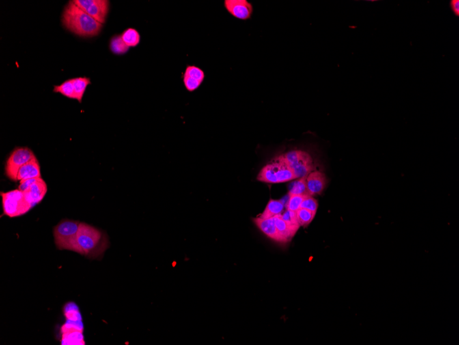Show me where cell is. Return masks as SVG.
Instances as JSON below:
<instances>
[{"instance_id":"44dd1931","label":"cell","mask_w":459,"mask_h":345,"mask_svg":"<svg viewBox=\"0 0 459 345\" xmlns=\"http://www.w3.org/2000/svg\"><path fill=\"white\" fill-rule=\"evenodd\" d=\"M288 195H300L308 197L310 196L308 192L306 177L298 179L291 185Z\"/></svg>"},{"instance_id":"7a4b0ae2","label":"cell","mask_w":459,"mask_h":345,"mask_svg":"<svg viewBox=\"0 0 459 345\" xmlns=\"http://www.w3.org/2000/svg\"><path fill=\"white\" fill-rule=\"evenodd\" d=\"M109 245V239L105 233L86 223H81L74 251L85 256L97 258L103 254Z\"/></svg>"},{"instance_id":"7402d4cb","label":"cell","mask_w":459,"mask_h":345,"mask_svg":"<svg viewBox=\"0 0 459 345\" xmlns=\"http://www.w3.org/2000/svg\"><path fill=\"white\" fill-rule=\"evenodd\" d=\"M54 92L61 93L63 96L70 99L76 100L75 93L72 79L66 80L61 85L54 87Z\"/></svg>"},{"instance_id":"2e32d148","label":"cell","mask_w":459,"mask_h":345,"mask_svg":"<svg viewBox=\"0 0 459 345\" xmlns=\"http://www.w3.org/2000/svg\"><path fill=\"white\" fill-rule=\"evenodd\" d=\"M83 335V331L78 330H71L62 333V340L61 344H85Z\"/></svg>"},{"instance_id":"6da1fadb","label":"cell","mask_w":459,"mask_h":345,"mask_svg":"<svg viewBox=\"0 0 459 345\" xmlns=\"http://www.w3.org/2000/svg\"><path fill=\"white\" fill-rule=\"evenodd\" d=\"M63 26L74 34L79 37H91L101 31L102 24L89 16L78 7L73 1L69 2L63 13Z\"/></svg>"},{"instance_id":"5bb4252c","label":"cell","mask_w":459,"mask_h":345,"mask_svg":"<svg viewBox=\"0 0 459 345\" xmlns=\"http://www.w3.org/2000/svg\"><path fill=\"white\" fill-rule=\"evenodd\" d=\"M41 176L40 165L37 157L22 166L18 171V181L31 180Z\"/></svg>"},{"instance_id":"8992f818","label":"cell","mask_w":459,"mask_h":345,"mask_svg":"<svg viewBox=\"0 0 459 345\" xmlns=\"http://www.w3.org/2000/svg\"><path fill=\"white\" fill-rule=\"evenodd\" d=\"M296 179L304 178L314 169L312 156L307 151L293 150L283 153Z\"/></svg>"},{"instance_id":"9a60e30c","label":"cell","mask_w":459,"mask_h":345,"mask_svg":"<svg viewBox=\"0 0 459 345\" xmlns=\"http://www.w3.org/2000/svg\"><path fill=\"white\" fill-rule=\"evenodd\" d=\"M285 205L282 201L270 199L264 212L259 217L261 219H270L274 216L279 215L283 212Z\"/></svg>"},{"instance_id":"f1b7e54d","label":"cell","mask_w":459,"mask_h":345,"mask_svg":"<svg viewBox=\"0 0 459 345\" xmlns=\"http://www.w3.org/2000/svg\"><path fill=\"white\" fill-rule=\"evenodd\" d=\"M451 7L452 11H454V14L458 16L459 15V1L458 0H452L451 2Z\"/></svg>"},{"instance_id":"30bf717a","label":"cell","mask_w":459,"mask_h":345,"mask_svg":"<svg viewBox=\"0 0 459 345\" xmlns=\"http://www.w3.org/2000/svg\"><path fill=\"white\" fill-rule=\"evenodd\" d=\"M224 7L229 14L241 20H249L253 13V5L247 0H225Z\"/></svg>"},{"instance_id":"cb8c5ba5","label":"cell","mask_w":459,"mask_h":345,"mask_svg":"<svg viewBox=\"0 0 459 345\" xmlns=\"http://www.w3.org/2000/svg\"><path fill=\"white\" fill-rule=\"evenodd\" d=\"M316 212H312L307 209L300 208L296 212V216L300 226L307 227L310 224L314 219Z\"/></svg>"},{"instance_id":"8fae6325","label":"cell","mask_w":459,"mask_h":345,"mask_svg":"<svg viewBox=\"0 0 459 345\" xmlns=\"http://www.w3.org/2000/svg\"><path fill=\"white\" fill-rule=\"evenodd\" d=\"M64 314L67 320L66 323L61 328L62 333L71 330L83 331L81 315L76 305L72 303L66 305L64 309Z\"/></svg>"},{"instance_id":"5b68a950","label":"cell","mask_w":459,"mask_h":345,"mask_svg":"<svg viewBox=\"0 0 459 345\" xmlns=\"http://www.w3.org/2000/svg\"><path fill=\"white\" fill-rule=\"evenodd\" d=\"M1 196L3 197L4 214L9 217H18L24 215L33 207L28 201L24 192L20 189L1 193Z\"/></svg>"},{"instance_id":"ba28073f","label":"cell","mask_w":459,"mask_h":345,"mask_svg":"<svg viewBox=\"0 0 459 345\" xmlns=\"http://www.w3.org/2000/svg\"><path fill=\"white\" fill-rule=\"evenodd\" d=\"M19 189L24 192L33 206L40 203L48 191L47 185L42 177L20 181Z\"/></svg>"},{"instance_id":"603a6c76","label":"cell","mask_w":459,"mask_h":345,"mask_svg":"<svg viewBox=\"0 0 459 345\" xmlns=\"http://www.w3.org/2000/svg\"><path fill=\"white\" fill-rule=\"evenodd\" d=\"M281 216L283 221L292 229V232L296 234L300 227L299 223H298L297 216H296V212L286 210L285 212H283L281 214Z\"/></svg>"},{"instance_id":"4316f807","label":"cell","mask_w":459,"mask_h":345,"mask_svg":"<svg viewBox=\"0 0 459 345\" xmlns=\"http://www.w3.org/2000/svg\"><path fill=\"white\" fill-rule=\"evenodd\" d=\"M183 81H184V87H185L186 90L188 92H193V91L197 90L200 87L201 83H203V82L198 81V80L192 79L189 76H183Z\"/></svg>"},{"instance_id":"ac0fdd59","label":"cell","mask_w":459,"mask_h":345,"mask_svg":"<svg viewBox=\"0 0 459 345\" xmlns=\"http://www.w3.org/2000/svg\"><path fill=\"white\" fill-rule=\"evenodd\" d=\"M72 81H73L76 100L79 103H81L87 87L91 84L90 79L87 77H76L73 78Z\"/></svg>"},{"instance_id":"7c38bea8","label":"cell","mask_w":459,"mask_h":345,"mask_svg":"<svg viewBox=\"0 0 459 345\" xmlns=\"http://www.w3.org/2000/svg\"><path fill=\"white\" fill-rule=\"evenodd\" d=\"M254 223L256 226L266 234L268 237L271 238L274 241L280 242V243H285L284 239L278 232L277 227H276L274 218L270 219H261V218L256 217L253 219Z\"/></svg>"},{"instance_id":"52a82bcc","label":"cell","mask_w":459,"mask_h":345,"mask_svg":"<svg viewBox=\"0 0 459 345\" xmlns=\"http://www.w3.org/2000/svg\"><path fill=\"white\" fill-rule=\"evenodd\" d=\"M36 157L34 152L26 147L15 149L9 156L5 167V174L9 180L17 182L20 169L26 163Z\"/></svg>"},{"instance_id":"3957f363","label":"cell","mask_w":459,"mask_h":345,"mask_svg":"<svg viewBox=\"0 0 459 345\" xmlns=\"http://www.w3.org/2000/svg\"><path fill=\"white\" fill-rule=\"evenodd\" d=\"M296 179L283 154L276 156L270 163L265 165L257 177L259 182L273 184L288 182Z\"/></svg>"},{"instance_id":"277c9868","label":"cell","mask_w":459,"mask_h":345,"mask_svg":"<svg viewBox=\"0 0 459 345\" xmlns=\"http://www.w3.org/2000/svg\"><path fill=\"white\" fill-rule=\"evenodd\" d=\"M81 223L72 220H63L54 227V237L58 249L73 251L76 236Z\"/></svg>"},{"instance_id":"ffe728a7","label":"cell","mask_w":459,"mask_h":345,"mask_svg":"<svg viewBox=\"0 0 459 345\" xmlns=\"http://www.w3.org/2000/svg\"><path fill=\"white\" fill-rule=\"evenodd\" d=\"M110 49L116 55H124L128 53L130 47L123 42L121 35H115L110 40Z\"/></svg>"},{"instance_id":"484cf974","label":"cell","mask_w":459,"mask_h":345,"mask_svg":"<svg viewBox=\"0 0 459 345\" xmlns=\"http://www.w3.org/2000/svg\"><path fill=\"white\" fill-rule=\"evenodd\" d=\"M184 76H189L192 79L198 80L201 82L204 81L205 78L204 72L199 67L195 66H187Z\"/></svg>"},{"instance_id":"e0dca14e","label":"cell","mask_w":459,"mask_h":345,"mask_svg":"<svg viewBox=\"0 0 459 345\" xmlns=\"http://www.w3.org/2000/svg\"><path fill=\"white\" fill-rule=\"evenodd\" d=\"M276 227L278 232L284 239L285 242H290L294 237L295 234L292 232V229L287 225V223L282 219L281 214L274 216Z\"/></svg>"},{"instance_id":"d4e9b609","label":"cell","mask_w":459,"mask_h":345,"mask_svg":"<svg viewBox=\"0 0 459 345\" xmlns=\"http://www.w3.org/2000/svg\"><path fill=\"white\" fill-rule=\"evenodd\" d=\"M308 197H309V196H308ZM305 197V196L300 195L289 196L288 201H287L286 204H285L286 210L292 211V212H297V211L301 208L302 203H303Z\"/></svg>"},{"instance_id":"d6986e66","label":"cell","mask_w":459,"mask_h":345,"mask_svg":"<svg viewBox=\"0 0 459 345\" xmlns=\"http://www.w3.org/2000/svg\"><path fill=\"white\" fill-rule=\"evenodd\" d=\"M121 35L123 42L126 43V45L130 48L136 47L141 42V35H140L139 31L132 28L126 29Z\"/></svg>"},{"instance_id":"83f0119b","label":"cell","mask_w":459,"mask_h":345,"mask_svg":"<svg viewBox=\"0 0 459 345\" xmlns=\"http://www.w3.org/2000/svg\"><path fill=\"white\" fill-rule=\"evenodd\" d=\"M318 208V203L317 202L316 199L311 197V196H309V197H306L305 198L303 203H302L301 208H300L307 209V210L316 212Z\"/></svg>"},{"instance_id":"4fadbf2b","label":"cell","mask_w":459,"mask_h":345,"mask_svg":"<svg viewBox=\"0 0 459 345\" xmlns=\"http://www.w3.org/2000/svg\"><path fill=\"white\" fill-rule=\"evenodd\" d=\"M306 183L309 195L312 197L314 195H320L325 189L326 178L324 173L320 171H311L306 177Z\"/></svg>"},{"instance_id":"9c48e42d","label":"cell","mask_w":459,"mask_h":345,"mask_svg":"<svg viewBox=\"0 0 459 345\" xmlns=\"http://www.w3.org/2000/svg\"><path fill=\"white\" fill-rule=\"evenodd\" d=\"M78 7L83 9L89 16L99 23H105L109 9V2L107 0H74Z\"/></svg>"}]
</instances>
